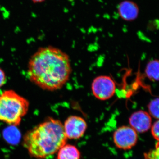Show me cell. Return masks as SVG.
<instances>
[{"label":"cell","mask_w":159,"mask_h":159,"mask_svg":"<svg viewBox=\"0 0 159 159\" xmlns=\"http://www.w3.org/2000/svg\"><path fill=\"white\" fill-rule=\"evenodd\" d=\"M151 133L153 138L159 142V119L152 126Z\"/></svg>","instance_id":"cell-14"},{"label":"cell","mask_w":159,"mask_h":159,"mask_svg":"<svg viewBox=\"0 0 159 159\" xmlns=\"http://www.w3.org/2000/svg\"><path fill=\"white\" fill-rule=\"evenodd\" d=\"M81 154L75 145L65 144L57 151L56 159H80Z\"/></svg>","instance_id":"cell-9"},{"label":"cell","mask_w":159,"mask_h":159,"mask_svg":"<svg viewBox=\"0 0 159 159\" xmlns=\"http://www.w3.org/2000/svg\"><path fill=\"white\" fill-rule=\"evenodd\" d=\"M6 82V74L2 69L0 68V88H2Z\"/></svg>","instance_id":"cell-15"},{"label":"cell","mask_w":159,"mask_h":159,"mask_svg":"<svg viewBox=\"0 0 159 159\" xmlns=\"http://www.w3.org/2000/svg\"><path fill=\"white\" fill-rule=\"evenodd\" d=\"M148 107L149 115L155 119H159V98L152 100Z\"/></svg>","instance_id":"cell-11"},{"label":"cell","mask_w":159,"mask_h":159,"mask_svg":"<svg viewBox=\"0 0 159 159\" xmlns=\"http://www.w3.org/2000/svg\"><path fill=\"white\" fill-rule=\"evenodd\" d=\"M72 73L70 60L67 54L52 47L38 49L29 59L27 75L32 83L45 90L62 88Z\"/></svg>","instance_id":"cell-1"},{"label":"cell","mask_w":159,"mask_h":159,"mask_svg":"<svg viewBox=\"0 0 159 159\" xmlns=\"http://www.w3.org/2000/svg\"><path fill=\"white\" fill-rule=\"evenodd\" d=\"M145 159H159V142H157L155 148L144 154Z\"/></svg>","instance_id":"cell-13"},{"label":"cell","mask_w":159,"mask_h":159,"mask_svg":"<svg viewBox=\"0 0 159 159\" xmlns=\"http://www.w3.org/2000/svg\"><path fill=\"white\" fill-rule=\"evenodd\" d=\"M129 122L131 127L137 132L143 133L151 127V116L145 111H137L131 115Z\"/></svg>","instance_id":"cell-7"},{"label":"cell","mask_w":159,"mask_h":159,"mask_svg":"<svg viewBox=\"0 0 159 159\" xmlns=\"http://www.w3.org/2000/svg\"><path fill=\"white\" fill-rule=\"evenodd\" d=\"M29 106V100L15 91H3L0 93V121L10 126H18L28 113Z\"/></svg>","instance_id":"cell-3"},{"label":"cell","mask_w":159,"mask_h":159,"mask_svg":"<svg viewBox=\"0 0 159 159\" xmlns=\"http://www.w3.org/2000/svg\"><path fill=\"white\" fill-rule=\"evenodd\" d=\"M113 139L117 148L127 150L131 149L136 145L138 135L137 132L131 126L123 125L114 132Z\"/></svg>","instance_id":"cell-5"},{"label":"cell","mask_w":159,"mask_h":159,"mask_svg":"<svg viewBox=\"0 0 159 159\" xmlns=\"http://www.w3.org/2000/svg\"><path fill=\"white\" fill-rule=\"evenodd\" d=\"M34 3H40L45 2L46 0H31Z\"/></svg>","instance_id":"cell-16"},{"label":"cell","mask_w":159,"mask_h":159,"mask_svg":"<svg viewBox=\"0 0 159 159\" xmlns=\"http://www.w3.org/2000/svg\"><path fill=\"white\" fill-rule=\"evenodd\" d=\"M67 139L62 122L48 117L26 133L23 145L32 157L44 159L57 153Z\"/></svg>","instance_id":"cell-2"},{"label":"cell","mask_w":159,"mask_h":159,"mask_svg":"<svg viewBox=\"0 0 159 159\" xmlns=\"http://www.w3.org/2000/svg\"><path fill=\"white\" fill-rule=\"evenodd\" d=\"M145 74L152 81H159V60L150 61L146 65Z\"/></svg>","instance_id":"cell-10"},{"label":"cell","mask_w":159,"mask_h":159,"mask_svg":"<svg viewBox=\"0 0 159 159\" xmlns=\"http://www.w3.org/2000/svg\"><path fill=\"white\" fill-rule=\"evenodd\" d=\"M65 133L67 139L77 140L82 138L88 128L84 119L77 116L68 117L63 124Z\"/></svg>","instance_id":"cell-6"},{"label":"cell","mask_w":159,"mask_h":159,"mask_svg":"<svg viewBox=\"0 0 159 159\" xmlns=\"http://www.w3.org/2000/svg\"><path fill=\"white\" fill-rule=\"evenodd\" d=\"M118 11L120 17L125 21L135 20L139 13V8L136 4L130 1H124L119 4Z\"/></svg>","instance_id":"cell-8"},{"label":"cell","mask_w":159,"mask_h":159,"mask_svg":"<svg viewBox=\"0 0 159 159\" xmlns=\"http://www.w3.org/2000/svg\"><path fill=\"white\" fill-rule=\"evenodd\" d=\"M4 137L7 142L11 145H16L20 142V134L17 131H6L4 134Z\"/></svg>","instance_id":"cell-12"},{"label":"cell","mask_w":159,"mask_h":159,"mask_svg":"<svg viewBox=\"0 0 159 159\" xmlns=\"http://www.w3.org/2000/svg\"><path fill=\"white\" fill-rule=\"evenodd\" d=\"M91 89L94 97L104 101L113 97L116 86L115 80L110 76L100 75L93 80Z\"/></svg>","instance_id":"cell-4"}]
</instances>
